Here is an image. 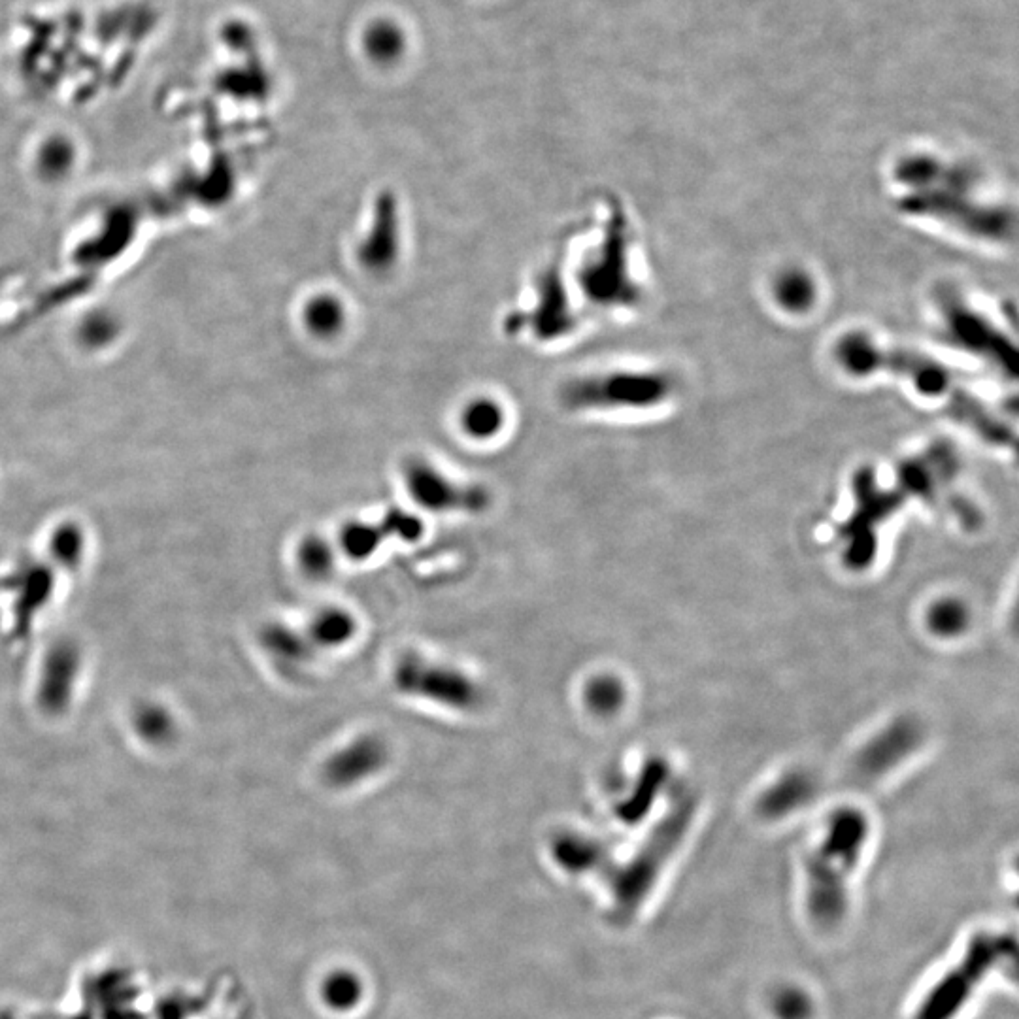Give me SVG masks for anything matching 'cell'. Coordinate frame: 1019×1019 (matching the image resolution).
Masks as SVG:
<instances>
[{
	"label": "cell",
	"instance_id": "cell-11",
	"mask_svg": "<svg viewBox=\"0 0 1019 1019\" xmlns=\"http://www.w3.org/2000/svg\"><path fill=\"white\" fill-rule=\"evenodd\" d=\"M886 367L903 376L923 397L938 399L952 389V378L946 367L918 351L884 350L882 368Z\"/></svg>",
	"mask_w": 1019,
	"mask_h": 1019
},
{
	"label": "cell",
	"instance_id": "cell-8",
	"mask_svg": "<svg viewBox=\"0 0 1019 1019\" xmlns=\"http://www.w3.org/2000/svg\"><path fill=\"white\" fill-rule=\"evenodd\" d=\"M921 742L923 729L916 719L893 721L853 755L844 772V784L857 789L878 784L889 772L899 769L908 757H912Z\"/></svg>",
	"mask_w": 1019,
	"mask_h": 1019
},
{
	"label": "cell",
	"instance_id": "cell-23",
	"mask_svg": "<svg viewBox=\"0 0 1019 1019\" xmlns=\"http://www.w3.org/2000/svg\"><path fill=\"white\" fill-rule=\"evenodd\" d=\"M301 563L310 576H323L333 567L331 548L319 538H310L301 548Z\"/></svg>",
	"mask_w": 1019,
	"mask_h": 1019
},
{
	"label": "cell",
	"instance_id": "cell-5",
	"mask_svg": "<svg viewBox=\"0 0 1019 1019\" xmlns=\"http://www.w3.org/2000/svg\"><path fill=\"white\" fill-rule=\"evenodd\" d=\"M970 191L972 187L963 185L916 189L904 195L899 206L904 214L942 221L952 229L982 240H1006L1014 227L1012 216L999 206L972 199Z\"/></svg>",
	"mask_w": 1019,
	"mask_h": 1019
},
{
	"label": "cell",
	"instance_id": "cell-22",
	"mask_svg": "<svg viewBox=\"0 0 1019 1019\" xmlns=\"http://www.w3.org/2000/svg\"><path fill=\"white\" fill-rule=\"evenodd\" d=\"M585 699L597 714H614L623 702V687L614 678H597L587 687Z\"/></svg>",
	"mask_w": 1019,
	"mask_h": 1019
},
{
	"label": "cell",
	"instance_id": "cell-16",
	"mask_svg": "<svg viewBox=\"0 0 1019 1019\" xmlns=\"http://www.w3.org/2000/svg\"><path fill=\"white\" fill-rule=\"evenodd\" d=\"M304 327L316 338H335L348 323V308L335 293H316L302 310Z\"/></svg>",
	"mask_w": 1019,
	"mask_h": 1019
},
{
	"label": "cell",
	"instance_id": "cell-13",
	"mask_svg": "<svg viewBox=\"0 0 1019 1019\" xmlns=\"http://www.w3.org/2000/svg\"><path fill=\"white\" fill-rule=\"evenodd\" d=\"M818 793V782L804 772H789L761 795L757 810L765 818H784L802 808Z\"/></svg>",
	"mask_w": 1019,
	"mask_h": 1019
},
{
	"label": "cell",
	"instance_id": "cell-3",
	"mask_svg": "<svg viewBox=\"0 0 1019 1019\" xmlns=\"http://www.w3.org/2000/svg\"><path fill=\"white\" fill-rule=\"evenodd\" d=\"M674 389V380L667 372L618 368L570 380L563 387L561 401L570 410L580 412H638L663 404Z\"/></svg>",
	"mask_w": 1019,
	"mask_h": 1019
},
{
	"label": "cell",
	"instance_id": "cell-20",
	"mask_svg": "<svg viewBox=\"0 0 1019 1019\" xmlns=\"http://www.w3.org/2000/svg\"><path fill=\"white\" fill-rule=\"evenodd\" d=\"M312 631H314V636L319 644L340 646L350 640L355 633V627H353V619L348 614H344L340 610H327L316 618Z\"/></svg>",
	"mask_w": 1019,
	"mask_h": 1019
},
{
	"label": "cell",
	"instance_id": "cell-12",
	"mask_svg": "<svg viewBox=\"0 0 1019 1019\" xmlns=\"http://www.w3.org/2000/svg\"><path fill=\"white\" fill-rule=\"evenodd\" d=\"M384 761V746L374 738H361L331 757L325 776L338 786H348L372 776Z\"/></svg>",
	"mask_w": 1019,
	"mask_h": 1019
},
{
	"label": "cell",
	"instance_id": "cell-14",
	"mask_svg": "<svg viewBox=\"0 0 1019 1019\" xmlns=\"http://www.w3.org/2000/svg\"><path fill=\"white\" fill-rule=\"evenodd\" d=\"M950 414L952 418L965 425L972 433L984 438L987 442L1003 446L1008 442V427L1001 419L995 418V414L986 408L976 397L969 395L967 391H957L950 399Z\"/></svg>",
	"mask_w": 1019,
	"mask_h": 1019
},
{
	"label": "cell",
	"instance_id": "cell-10",
	"mask_svg": "<svg viewBox=\"0 0 1019 1019\" xmlns=\"http://www.w3.org/2000/svg\"><path fill=\"white\" fill-rule=\"evenodd\" d=\"M404 482L414 501L431 510H480L485 506L484 491L478 487L455 484L427 459H410L404 465Z\"/></svg>",
	"mask_w": 1019,
	"mask_h": 1019
},
{
	"label": "cell",
	"instance_id": "cell-7",
	"mask_svg": "<svg viewBox=\"0 0 1019 1019\" xmlns=\"http://www.w3.org/2000/svg\"><path fill=\"white\" fill-rule=\"evenodd\" d=\"M606 236L587 259L580 278H584L585 297L604 308H625L640 299L629 268V231L621 214H614Z\"/></svg>",
	"mask_w": 1019,
	"mask_h": 1019
},
{
	"label": "cell",
	"instance_id": "cell-15",
	"mask_svg": "<svg viewBox=\"0 0 1019 1019\" xmlns=\"http://www.w3.org/2000/svg\"><path fill=\"white\" fill-rule=\"evenodd\" d=\"M506 425V410L501 402L493 397H474L465 402L459 412L461 431L478 442L493 440L502 433Z\"/></svg>",
	"mask_w": 1019,
	"mask_h": 1019
},
{
	"label": "cell",
	"instance_id": "cell-19",
	"mask_svg": "<svg viewBox=\"0 0 1019 1019\" xmlns=\"http://www.w3.org/2000/svg\"><path fill=\"white\" fill-rule=\"evenodd\" d=\"M774 297L784 310L793 314L808 312L818 299L816 285L802 270H787L780 274L774 284Z\"/></svg>",
	"mask_w": 1019,
	"mask_h": 1019
},
{
	"label": "cell",
	"instance_id": "cell-17",
	"mask_svg": "<svg viewBox=\"0 0 1019 1019\" xmlns=\"http://www.w3.org/2000/svg\"><path fill=\"white\" fill-rule=\"evenodd\" d=\"M836 361L852 376H870L884 365V348L870 336L850 333L836 344Z\"/></svg>",
	"mask_w": 1019,
	"mask_h": 1019
},
{
	"label": "cell",
	"instance_id": "cell-1",
	"mask_svg": "<svg viewBox=\"0 0 1019 1019\" xmlns=\"http://www.w3.org/2000/svg\"><path fill=\"white\" fill-rule=\"evenodd\" d=\"M869 838V821L853 808L835 812L818 846L804 865V904L819 929H831L846 918L850 878Z\"/></svg>",
	"mask_w": 1019,
	"mask_h": 1019
},
{
	"label": "cell",
	"instance_id": "cell-2",
	"mask_svg": "<svg viewBox=\"0 0 1019 1019\" xmlns=\"http://www.w3.org/2000/svg\"><path fill=\"white\" fill-rule=\"evenodd\" d=\"M695 816L697 797L689 791H680L640 850L621 867L614 882L618 903L625 912L633 914L652 893L670 859L682 848Z\"/></svg>",
	"mask_w": 1019,
	"mask_h": 1019
},
{
	"label": "cell",
	"instance_id": "cell-18",
	"mask_svg": "<svg viewBox=\"0 0 1019 1019\" xmlns=\"http://www.w3.org/2000/svg\"><path fill=\"white\" fill-rule=\"evenodd\" d=\"M387 206H384L382 214L378 216V223L376 227L372 229V234L368 233V238L363 242L361 246V259L363 263H367L365 267L370 270H384L389 267V263L395 259L397 255V223H395V216L393 212L389 210V202H385Z\"/></svg>",
	"mask_w": 1019,
	"mask_h": 1019
},
{
	"label": "cell",
	"instance_id": "cell-21",
	"mask_svg": "<svg viewBox=\"0 0 1019 1019\" xmlns=\"http://www.w3.org/2000/svg\"><path fill=\"white\" fill-rule=\"evenodd\" d=\"M969 623L967 608L957 601H940L929 612V627L940 636L963 633Z\"/></svg>",
	"mask_w": 1019,
	"mask_h": 1019
},
{
	"label": "cell",
	"instance_id": "cell-9",
	"mask_svg": "<svg viewBox=\"0 0 1019 1019\" xmlns=\"http://www.w3.org/2000/svg\"><path fill=\"white\" fill-rule=\"evenodd\" d=\"M395 682L404 693L438 704L468 710L480 701V689L459 670L429 663L419 655H406L395 669Z\"/></svg>",
	"mask_w": 1019,
	"mask_h": 1019
},
{
	"label": "cell",
	"instance_id": "cell-6",
	"mask_svg": "<svg viewBox=\"0 0 1019 1019\" xmlns=\"http://www.w3.org/2000/svg\"><path fill=\"white\" fill-rule=\"evenodd\" d=\"M936 306L942 325V338L959 350L969 351L991 363L1003 374L1014 376L1016 351L1008 338L980 312L963 301L952 289L936 293Z\"/></svg>",
	"mask_w": 1019,
	"mask_h": 1019
},
{
	"label": "cell",
	"instance_id": "cell-4",
	"mask_svg": "<svg viewBox=\"0 0 1019 1019\" xmlns=\"http://www.w3.org/2000/svg\"><path fill=\"white\" fill-rule=\"evenodd\" d=\"M1014 957V940L1001 933L972 936L961 959L921 997L910 1019H953L974 997L989 974Z\"/></svg>",
	"mask_w": 1019,
	"mask_h": 1019
}]
</instances>
